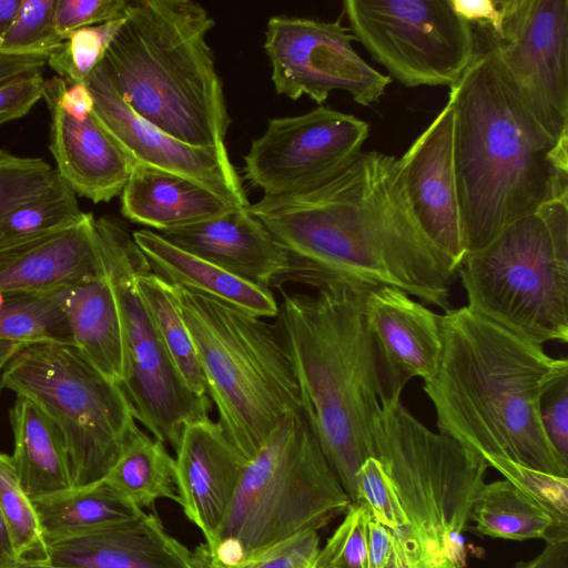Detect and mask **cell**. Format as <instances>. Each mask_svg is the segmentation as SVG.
<instances>
[{"label":"cell","instance_id":"obj_30","mask_svg":"<svg viewBox=\"0 0 568 568\" xmlns=\"http://www.w3.org/2000/svg\"><path fill=\"white\" fill-rule=\"evenodd\" d=\"M104 480L140 508L163 498L179 503L175 459L165 444L141 429Z\"/></svg>","mask_w":568,"mask_h":568},{"label":"cell","instance_id":"obj_19","mask_svg":"<svg viewBox=\"0 0 568 568\" xmlns=\"http://www.w3.org/2000/svg\"><path fill=\"white\" fill-rule=\"evenodd\" d=\"M179 504L212 547L233 503L246 459L219 422L187 424L175 450Z\"/></svg>","mask_w":568,"mask_h":568},{"label":"cell","instance_id":"obj_8","mask_svg":"<svg viewBox=\"0 0 568 568\" xmlns=\"http://www.w3.org/2000/svg\"><path fill=\"white\" fill-rule=\"evenodd\" d=\"M352 500L302 414L286 418L246 458L233 503L209 551L244 558L297 535L317 531Z\"/></svg>","mask_w":568,"mask_h":568},{"label":"cell","instance_id":"obj_26","mask_svg":"<svg viewBox=\"0 0 568 568\" xmlns=\"http://www.w3.org/2000/svg\"><path fill=\"white\" fill-rule=\"evenodd\" d=\"M51 295L68 318L73 345L103 376L119 384L123 376L121 323L105 275Z\"/></svg>","mask_w":568,"mask_h":568},{"label":"cell","instance_id":"obj_35","mask_svg":"<svg viewBox=\"0 0 568 568\" xmlns=\"http://www.w3.org/2000/svg\"><path fill=\"white\" fill-rule=\"evenodd\" d=\"M124 18L73 31L48 57L47 64L67 84L85 83L102 61Z\"/></svg>","mask_w":568,"mask_h":568},{"label":"cell","instance_id":"obj_27","mask_svg":"<svg viewBox=\"0 0 568 568\" xmlns=\"http://www.w3.org/2000/svg\"><path fill=\"white\" fill-rule=\"evenodd\" d=\"M13 434L11 456L20 484L34 501L71 488L62 434L31 399L16 395L9 412Z\"/></svg>","mask_w":568,"mask_h":568},{"label":"cell","instance_id":"obj_13","mask_svg":"<svg viewBox=\"0 0 568 568\" xmlns=\"http://www.w3.org/2000/svg\"><path fill=\"white\" fill-rule=\"evenodd\" d=\"M474 30L539 126L568 139V0H503L498 32Z\"/></svg>","mask_w":568,"mask_h":568},{"label":"cell","instance_id":"obj_28","mask_svg":"<svg viewBox=\"0 0 568 568\" xmlns=\"http://www.w3.org/2000/svg\"><path fill=\"white\" fill-rule=\"evenodd\" d=\"M33 504L48 545L133 520L144 513L104 479Z\"/></svg>","mask_w":568,"mask_h":568},{"label":"cell","instance_id":"obj_22","mask_svg":"<svg viewBox=\"0 0 568 568\" xmlns=\"http://www.w3.org/2000/svg\"><path fill=\"white\" fill-rule=\"evenodd\" d=\"M159 234L178 247L266 290L278 285L290 271L288 253L248 207Z\"/></svg>","mask_w":568,"mask_h":568},{"label":"cell","instance_id":"obj_47","mask_svg":"<svg viewBox=\"0 0 568 568\" xmlns=\"http://www.w3.org/2000/svg\"><path fill=\"white\" fill-rule=\"evenodd\" d=\"M60 108L77 120L88 118L94 106V100L87 83L67 84L62 79L58 91Z\"/></svg>","mask_w":568,"mask_h":568},{"label":"cell","instance_id":"obj_20","mask_svg":"<svg viewBox=\"0 0 568 568\" xmlns=\"http://www.w3.org/2000/svg\"><path fill=\"white\" fill-rule=\"evenodd\" d=\"M92 213L63 227L0 244V292L49 295L104 275Z\"/></svg>","mask_w":568,"mask_h":568},{"label":"cell","instance_id":"obj_23","mask_svg":"<svg viewBox=\"0 0 568 568\" xmlns=\"http://www.w3.org/2000/svg\"><path fill=\"white\" fill-rule=\"evenodd\" d=\"M49 564L69 568H195L193 552L155 514L49 544Z\"/></svg>","mask_w":568,"mask_h":568},{"label":"cell","instance_id":"obj_7","mask_svg":"<svg viewBox=\"0 0 568 568\" xmlns=\"http://www.w3.org/2000/svg\"><path fill=\"white\" fill-rule=\"evenodd\" d=\"M467 308L537 345L568 341V195L514 221L457 268Z\"/></svg>","mask_w":568,"mask_h":568},{"label":"cell","instance_id":"obj_43","mask_svg":"<svg viewBox=\"0 0 568 568\" xmlns=\"http://www.w3.org/2000/svg\"><path fill=\"white\" fill-rule=\"evenodd\" d=\"M540 420L554 449L568 462V376L542 396Z\"/></svg>","mask_w":568,"mask_h":568},{"label":"cell","instance_id":"obj_52","mask_svg":"<svg viewBox=\"0 0 568 568\" xmlns=\"http://www.w3.org/2000/svg\"><path fill=\"white\" fill-rule=\"evenodd\" d=\"M21 346L23 345L13 342L0 341V368L6 365V363Z\"/></svg>","mask_w":568,"mask_h":568},{"label":"cell","instance_id":"obj_37","mask_svg":"<svg viewBox=\"0 0 568 568\" xmlns=\"http://www.w3.org/2000/svg\"><path fill=\"white\" fill-rule=\"evenodd\" d=\"M318 551L320 536L308 531L232 561L212 555L204 544L192 552L195 568H315Z\"/></svg>","mask_w":568,"mask_h":568},{"label":"cell","instance_id":"obj_44","mask_svg":"<svg viewBox=\"0 0 568 568\" xmlns=\"http://www.w3.org/2000/svg\"><path fill=\"white\" fill-rule=\"evenodd\" d=\"M45 79L42 72L19 75L0 84V124L26 115L43 98Z\"/></svg>","mask_w":568,"mask_h":568},{"label":"cell","instance_id":"obj_32","mask_svg":"<svg viewBox=\"0 0 568 568\" xmlns=\"http://www.w3.org/2000/svg\"><path fill=\"white\" fill-rule=\"evenodd\" d=\"M0 341L73 344L68 318L51 294L0 292Z\"/></svg>","mask_w":568,"mask_h":568},{"label":"cell","instance_id":"obj_54","mask_svg":"<svg viewBox=\"0 0 568 568\" xmlns=\"http://www.w3.org/2000/svg\"><path fill=\"white\" fill-rule=\"evenodd\" d=\"M1 369H2V368H0V375H1ZM0 385H1V384H0Z\"/></svg>","mask_w":568,"mask_h":568},{"label":"cell","instance_id":"obj_14","mask_svg":"<svg viewBox=\"0 0 568 568\" xmlns=\"http://www.w3.org/2000/svg\"><path fill=\"white\" fill-rule=\"evenodd\" d=\"M368 134L364 120L323 105L272 118L244 155L245 179L263 196L310 192L347 170Z\"/></svg>","mask_w":568,"mask_h":568},{"label":"cell","instance_id":"obj_33","mask_svg":"<svg viewBox=\"0 0 568 568\" xmlns=\"http://www.w3.org/2000/svg\"><path fill=\"white\" fill-rule=\"evenodd\" d=\"M0 511L19 561L49 564V545L33 500L22 488L11 456L3 453H0Z\"/></svg>","mask_w":568,"mask_h":568},{"label":"cell","instance_id":"obj_50","mask_svg":"<svg viewBox=\"0 0 568 568\" xmlns=\"http://www.w3.org/2000/svg\"><path fill=\"white\" fill-rule=\"evenodd\" d=\"M19 562L9 530L0 511V568H14Z\"/></svg>","mask_w":568,"mask_h":568},{"label":"cell","instance_id":"obj_17","mask_svg":"<svg viewBox=\"0 0 568 568\" xmlns=\"http://www.w3.org/2000/svg\"><path fill=\"white\" fill-rule=\"evenodd\" d=\"M454 113L449 103L398 159L404 190L427 237L456 268L466 256L455 165Z\"/></svg>","mask_w":568,"mask_h":568},{"label":"cell","instance_id":"obj_40","mask_svg":"<svg viewBox=\"0 0 568 568\" xmlns=\"http://www.w3.org/2000/svg\"><path fill=\"white\" fill-rule=\"evenodd\" d=\"M371 518L366 506L353 503L326 544L315 568H366V534Z\"/></svg>","mask_w":568,"mask_h":568},{"label":"cell","instance_id":"obj_53","mask_svg":"<svg viewBox=\"0 0 568 568\" xmlns=\"http://www.w3.org/2000/svg\"><path fill=\"white\" fill-rule=\"evenodd\" d=\"M14 568H69V567H58L50 564H29V562H19Z\"/></svg>","mask_w":568,"mask_h":568},{"label":"cell","instance_id":"obj_6","mask_svg":"<svg viewBox=\"0 0 568 568\" xmlns=\"http://www.w3.org/2000/svg\"><path fill=\"white\" fill-rule=\"evenodd\" d=\"M171 286L224 433L246 459L290 416L298 388L274 326L220 300Z\"/></svg>","mask_w":568,"mask_h":568},{"label":"cell","instance_id":"obj_5","mask_svg":"<svg viewBox=\"0 0 568 568\" xmlns=\"http://www.w3.org/2000/svg\"><path fill=\"white\" fill-rule=\"evenodd\" d=\"M213 27L192 0L129 1L100 63L142 119L184 143L227 151L231 119L206 39Z\"/></svg>","mask_w":568,"mask_h":568},{"label":"cell","instance_id":"obj_21","mask_svg":"<svg viewBox=\"0 0 568 568\" xmlns=\"http://www.w3.org/2000/svg\"><path fill=\"white\" fill-rule=\"evenodd\" d=\"M60 81L57 75L45 80L43 93L54 170L75 195L93 203L109 202L121 194L134 163L92 114L77 120L60 108Z\"/></svg>","mask_w":568,"mask_h":568},{"label":"cell","instance_id":"obj_29","mask_svg":"<svg viewBox=\"0 0 568 568\" xmlns=\"http://www.w3.org/2000/svg\"><path fill=\"white\" fill-rule=\"evenodd\" d=\"M469 519L478 532L494 538L542 539L546 544L568 541V529L506 479L481 486Z\"/></svg>","mask_w":568,"mask_h":568},{"label":"cell","instance_id":"obj_4","mask_svg":"<svg viewBox=\"0 0 568 568\" xmlns=\"http://www.w3.org/2000/svg\"><path fill=\"white\" fill-rule=\"evenodd\" d=\"M283 293L274 326L296 379L301 414L352 503L372 457L381 407L376 353L365 318L368 292L324 285Z\"/></svg>","mask_w":568,"mask_h":568},{"label":"cell","instance_id":"obj_1","mask_svg":"<svg viewBox=\"0 0 568 568\" xmlns=\"http://www.w3.org/2000/svg\"><path fill=\"white\" fill-rule=\"evenodd\" d=\"M248 211L288 253L281 283L393 287L444 312L452 308L457 268L415 219L394 155L363 152L326 184L263 196Z\"/></svg>","mask_w":568,"mask_h":568},{"label":"cell","instance_id":"obj_45","mask_svg":"<svg viewBox=\"0 0 568 568\" xmlns=\"http://www.w3.org/2000/svg\"><path fill=\"white\" fill-rule=\"evenodd\" d=\"M390 531L393 550L386 568H463L450 559L428 552L407 527Z\"/></svg>","mask_w":568,"mask_h":568},{"label":"cell","instance_id":"obj_2","mask_svg":"<svg viewBox=\"0 0 568 568\" xmlns=\"http://www.w3.org/2000/svg\"><path fill=\"white\" fill-rule=\"evenodd\" d=\"M440 329L439 363L423 386L438 433L483 459L505 457L568 478V462L540 420L542 396L568 376V361L466 306L440 315Z\"/></svg>","mask_w":568,"mask_h":568},{"label":"cell","instance_id":"obj_11","mask_svg":"<svg viewBox=\"0 0 568 568\" xmlns=\"http://www.w3.org/2000/svg\"><path fill=\"white\" fill-rule=\"evenodd\" d=\"M94 233L121 323L123 376L118 386L134 419L176 450L184 427L209 418L212 402L190 389L166 352L138 286L149 264L132 234L106 216L94 220Z\"/></svg>","mask_w":568,"mask_h":568},{"label":"cell","instance_id":"obj_18","mask_svg":"<svg viewBox=\"0 0 568 568\" xmlns=\"http://www.w3.org/2000/svg\"><path fill=\"white\" fill-rule=\"evenodd\" d=\"M364 310L376 353L381 400L400 398L412 378L426 382L437 369L440 315L393 287L368 292Z\"/></svg>","mask_w":568,"mask_h":568},{"label":"cell","instance_id":"obj_9","mask_svg":"<svg viewBox=\"0 0 568 568\" xmlns=\"http://www.w3.org/2000/svg\"><path fill=\"white\" fill-rule=\"evenodd\" d=\"M372 457L390 479L409 531L432 555L465 562L463 532L485 484V459L423 425L400 398L382 399Z\"/></svg>","mask_w":568,"mask_h":568},{"label":"cell","instance_id":"obj_3","mask_svg":"<svg viewBox=\"0 0 568 568\" xmlns=\"http://www.w3.org/2000/svg\"><path fill=\"white\" fill-rule=\"evenodd\" d=\"M450 88L454 165L467 253L514 221L568 195V139L556 142L534 120L488 41ZM466 253V254H467Z\"/></svg>","mask_w":568,"mask_h":568},{"label":"cell","instance_id":"obj_24","mask_svg":"<svg viewBox=\"0 0 568 568\" xmlns=\"http://www.w3.org/2000/svg\"><path fill=\"white\" fill-rule=\"evenodd\" d=\"M120 195L121 213L158 233L241 209L190 179L139 163L133 164Z\"/></svg>","mask_w":568,"mask_h":568},{"label":"cell","instance_id":"obj_16","mask_svg":"<svg viewBox=\"0 0 568 568\" xmlns=\"http://www.w3.org/2000/svg\"><path fill=\"white\" fill-rule=\"evenodd\" d=\"M92 115L133 161L190 179L231 204L250 206L227 151L184 143L136 114L118 93L101 63L87 79Z\"/></svg>","mask_w":568,"mask_h":568},{"label":"cell","instance_id":"obj_36","mask_svg":"<svg viewBox=\"0 0 568 568\" xmlns=\"http://www.w3.org/2000/svg\"><path fill=\"white\" fill-rule=\"evenodd\" d=\"M55 0H21L12 21L0 30V51L49 57L64 41L54 28Z\"/></svg>","mask_w":568,"mask_h":568},{"label":"cell","instance_id":"obj_49","mask_svg":"<svg viewBox=\"0 0 568 568\" xmlns=\"http://www.w3.org/2000/svg\"><path fill=\"white\" fill-rule=\"evenodd\" d=\"M514 568H568V541L546 544L538 555Z\"/></svg>","mask_w":568,"mask_h":568},{"label":"cell","instance_id":"obj_12","mask_svg":"<svg viewBox=\"0 0 568 568\" xmlns=\"http://www.w3.org/2000/svg\"><path fill=\"white\" fill-rule=\"evenodd\" d=\"M348 30L408 88L454 87L477 54L473 27L449 0H345Z\"/></svg>","mask_w":568,"mask_h":568},{"label":"cell","instance_id":"obj_25","mask_svg":"<svg viewBox=\"0 0 568 568\" xmlns=\"http://www.w3.org/2000/svg\"><path fill=\"white\" fill-rule=\"evenodd\" d=\"M132 237L151 271L170 285L220 300L262 318L276 317L278 303L271 290L242 280L178 247L155 231H135Z\"/></svg>","mask_w":568,"mask_h":568},{"label":"cell","instance_id":"obj_46","mask_svg":"<svg viewBox=\"0 0 568 568\" xmlns=\"http://www.w3.org/2000/svg\"><path fill=\"white\" fill-rule=\"evenodd\" d=\"M366 536V568H386L393 550L392 531L371 517Z\"/></svg>","mask_w":568,"mask_h":568},{"label":"cell","instance_id":"obj_42","mask_svg":"<svg viewBox=\"0 0 568 568\" xmlns=\"http://www.w3.org/2000/svg\"><path fill=\"white\" fill-rule=\"evenodd\" d=\"M126 0H55L54 28L65 40L73 31L124 18Z\"/></svg>","mask_w":568,"mask_h":568},{"label":"cell","instance_id":"obj_31","mask_svg":"<svg viewBox=\"0 0 568 568\" xmlns=\"http://www.w3.org/2000/svg\"><path fill=\"white\" fill-rule=\"evenodd\" d=\"M138 286L179 374L192 392L207 395L205 377L191 334L176 306L170 284L149 266L139 275Z\"/></svg>","mask_w":568,"mask_h":568},{"label":"cell","instance_id":"obj_48","mask_svg":"<svg viewBox=\"0 0 568 568\" xmlns=\"http://www.w3.org/2000/svg\"><path fill=\"white\" fill-rule=\"evenodd\" d=\"M47 61L45 54H12L0 51V84L22 74L42 72Z\"/></svg>","mask_w":568,"mask_h":568},{"label":"cell","instance_id":"obj_39","mask_svg":"<svg viewBox=\"0 0 568 568\" xmlns=\"http://www.w3.org/2000/svg\"><path fill=\"white\" fill-rule=\"evenodd\" d=\"M504 479L530 497L562 528L568 529V478L547 474L505 457L485 458Z\"/></svg>","mask_w":568,"mask_h":568},{"label":"cell","instance_id":"obj_38","mask_svg":"<svg viewBox=\"0 0 568 568\" xmlns=\"http://www.w3.org/2000/svg\"><path fill=\"white\" fill-rule=\"evenodd\" d=\"M58 179L55 170L42 159L0 150V217L41 196Z\"/></svg>","mask_w":568,"mask_h":568},{"label":"cell","instance_id":"obj_15","mask_svg":"<svg viewBox=\"0 0 568 568\" xmlns=\"http://www.w3.org/2000/svg\"><path fill=\"white\" fill-rule=\"evenodd\" d=\"M354 40L339 20L270 17L264 50L276 93L292 100L307 95L320 105L333 91L363 106L379 101L392 79L359 57Z\"/></svg>","mask_w":568,"mask_h":568},{"label":"cell","instance_id":"obj_41","mask_svg":"<svg viewBox=\"0 0 568 568\" xmlns=\"http://www.w3.org/2000/svg\"><path fill=\"white\" fill-rule=\"evenodd\" d=\"M355 480V503L366 506L372 519L389 530L408 527V518L393 484L375 457H368L363 462Z\"/></svg>","mask_w":568,"mask_h":568},{"label":"cell","instance_id":"obj_34","mask_svg":"<svg viewBox=\"0 0 568 568\" xmlns=\"http://www.w3.org/2000/svg\"><path fill=\"white\" fill-rule=\"evenodd\" d=\"M82 214L74 192L59 178L41 196L0 217V244L63 227Z\"/></svg>","mask_w":568,"mask_h":568},{"label":"cell","instance_id":"obj_10","mask_svg":"<svg viewBox=\"0 0 568 568\" xmlns=\"http://www.w3.org/2000/svg\"><path fill=\"white\" fill-rule=\"evenodd\" d=\"M0 384L34 402L58 426L71 488L104 479L140 429L118 384L73 344L21 346L2 367Z\"/></svg>","mask_w":568,"mask_h":568},{"label":"cell","instance_id":"obj_51","mask_svg":"<svg viewBox=\"0 0 568 568\" xmlns=\"http://www.w3.org/2000/svg\"><path fill=\"white\" fill-rule=\"evenodd\" d=\"M20 3L21 0H0V30L12 21Z\"/></svg>","mask_w":568,"mask_h":568}]
</instances>
